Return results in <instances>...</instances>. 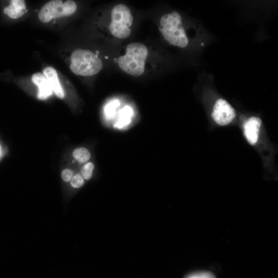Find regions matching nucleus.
I'll return each mask as SVG.
<instances>
[{
    "mask_svg": "<svg viewBox=\"0 0 278 278\" xmlns=\"http://www.w3.org/2000/svg\"><path fill=\"white\" fill-rule=\"evenodd\" d=\"M94 165L92 162H87L81 168L80 175L84 180H89L93 176Z\"/></svg>",
    "mask_w": 278,
    "mask_h": 278,
    "instance_id": "13",
    "label": "nucleus"
},
{
    "mask_svg": "<svg viewBox=\"0 0 278 278\" xmlns=\"http://www.w3.org/2000/svg\"><path fill=\"white\" fill-rule=\"evenodd\" d=\"M189 278H214L212 275L207 273H200L195 274Z\"/></svg>",
    "mask_w": 278,
    "mask_h": 278,
    "instance_id": "17",
    "label": "nucleus"
},
{
    "mask_svg": "<svg viewBox=\"0 0 278 278\" xmlns=\"http://www.w3.org/2000/svg\"><path fill=\"white\" fill-rule=\"evenodd\" d=\"M107 30L114 38L124 39L131 33L133 16L130 9L123 4H117L109 11Z\"/></svg>",
    "mask_w": 278,
    "mask_h": 278,
    "instance_id": "2",
    "label": "nucleus"
},
{
    "mask_svg": "<svg viewBox=\"0 0 278 278\" xmlns=\"http://www.w3.org/2000/svg\"><path fill=\"white\" fill-rule=\"evenodd\" d=\"M71 71L77 75L92 76L98 74L102 68L101 59L91 50L77 49L71 56Z\"/></svg>",
    "mask_w": 278,
    "mask_h": 278,
    "instance_id": "4",
    "label": "nucleus"
},
{
    "mask_svg": "<svg viewBox=\"0 0 278 278\" xmlns=\"http://www.w3.org/2000/svg\"><path fill=\"white\" fill-rule=\"evenodd\" d=\"M32 81L38 87V98L45 99L53 93L51 87L45 76L41 73H36L31 77Z\"/></svg>",
    "mask_w": 278,
    "mask_h": 278,
    "instance_id": "8",
    "label": "nucleus"
},
{
    "mask_svg": "<svg viewBox=\"0 0 278 278\" xmlns=\"http://www.w3.org/2000/svg\"><path fill=\"white\" fill-rule=\"evenodd\" d=\"M84 179L80 173H77L73 176L71 181V186L74 188L81 187L84 183Z\"/></svg>",
    "mask_w": 278,
    "mask_h": 278,
    "instance_id": "15",
    "label": "nucleus"
},
{
    "mask_svg": "<svg viewBox=\"0 0 278 278\" xmlns=\"http://www.w3.org/2000/svg\"><path fill=\"white\" fill-rule=\"evenodd\" d=\"M262 120L257 117H251L244 124V134L251 145L257 141Z\"/></svg>",
    "mask_w": 278,
    "mask_h": 278,
    "instance_id": "7",
    "label": "nucleus"
},
{
    "mask_svg": "<svg viewBox=\"0 0 278 278\" xmlns=\"http://www.w3.org/2000/svg\"><path fill=\"white\" fill-rule=\"evenodd\" d=\"M43 73L57 96L60 98H64V92L60 83L56 70L51 66H47L43 70Z\"/></svg>",
    "mask_w": 278,
    "mask_h": 278,
    "instance_id": "9",
    "label": "nucleus"
},
{
    "mask_svg": "<svg viewBox=\"0 0 278 278\" xmlns=\"http://www.w3.org/2000/svg\"><path fill=\"white\" fill-rule=\"evenodd\" d=\"M73 156L79 163H84L89 160L91 158V153L86 148L78 147L73 151Z\"/></svg>",
    "mask_w": 278,
    "mask_h": 278,
    "instance_id": "12",
    "label": "nucleus"
},
{
    "mask_svg": "<svg viewBox=\"0 0 278 278\" xmlns=\"http://www.w3.org/2000/svg\"><path fill=\"white\" fill-rule=\"evenodd\" d=\"M77 6L73 1L54 0L45 3L38 13V18L43 23L51 20L67 16L75 13Z\"/></svg>",
    "mask_w": 278,
    "mask_h": 278,
    "instance_id": "5",
    "label": "nucleus"
},
{
    "mask_svg": "<svg viewBox=\"0 0 278 278\" xmlns=\"http://www.w3.org/2000/svg\"><path fill=\"white\" fill-rule=\"evenodd\" d=\"M119 102L117 100H114L109 102L105 107V112L107 117H112L115 113L116 108L119 106Z\"/></svg>",
    "mask_w": 278,
    "mask_h": 278,
    "instance_id": "14",
    "label": "nucleus"
},
{
    "mask_svg": "<svg viewBox=\"0 0 278 278\" xmlns=\"http://www.w3.org/2000/svg\"><path fill=\"white\" fill-rule=\"evenodd\" d=\"M132 115L133 112L131 107L125 106L119 111V116L115 126L121 128L128 125L131 121Z\"/></svg>",
    "mask_w": 278,
    "mask_h": 278,
    "instance_id": "11",
    "label": "nucleus"
},
{
    "mask_svg": "<svg viewBox=\"0 0 278 278\" xmlns=\"http://www.w3.org/2000/svg\"><path fill=\"white\" fill-rule=\"evenodd\" d=\"M148 54L145 45L140 42L131 43L126 47L125 54L118 57L117 63L119 68L127 74L141 76L145 71Z\"/></svg>",
    "mask_w": 278,
    "mask_h": 278,
    "instance_id": "1",
    "label": "nucleus"
},
{
    "mask_svg": "<svg viewBox=\"0 0 278 278\" xmlns=\"http://www.w3.org/2000/svg\"><path fill=\"white\" fill-rule=\"evenodd\" d=\"M159 30L164 39L170 44L185 47L188 40L179 12L173 11L163 15L160 21Z\"/></svg>",
    "mask_w": 278,
    "mask_h": 278,
    "instance_id": "3",
    "label": "nucleus"
},
{
    "mask_svg": "<svg viewBox=\"0 0 278 278\" xmlns=\"http://www.w3.org/2000/svg\"><path fill=\"white\" fill-rule=\"evenodd\" d=\"M62 179L65 182L70 181L74 176V172L70 169H64L61 174Z\"/></svg>",
    "mask_w": 278,
    "mask_h": 278,
    "instance_id": "16",
    "label": "nucleus"
},
{
    "mask_svg": "<svg viewBox=\"0 0 278 278\" xmlns=\"http://www.w3.org/2000/svg\"><path fill=\"white\" fill-rule=\"evenodd\" d=\"M26 10V5L24 0H12L9 5L4 9V13L9 18L17 19L23 15Z\"/></svg>",
    "mask_w": 278,
    "mask_h": 278,
    "instance_id": "10",
    "label": "nucleus"
},
{
    "mask_svg": "<svg viewBox=\"0 0 278 278\" xmlns=\"http://www.w3.org/2000/svg\"><path fill=\"white\" fill-rule=\"evenodd\" d=\"M236 113L233 107L224 99L220 98L216 102L212 116L220 126L230 124L235 118Z\"/></svg>",
    "mask_w": 278,
    "mask_h": 278,
    "instance_id": "6",
    "label": "nucleus"
}]
</instances>
